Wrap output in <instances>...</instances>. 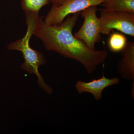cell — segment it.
I'll return each mask as SVG.
<instances>
[{
  "label": "cell",
  "instance_id": "cell-1",
  "mask_svg": "<svg viewBox=\"0 0 134 134\" xmlns=\"http://www.w3.org/2000/svg\"><path fill=\"white\" fill-rule=\"evenodd\" d=\"M81 12L69 15L62 23L52 25L46 23L38 13H33V35L43 42L47 50L80 62L91 75L104 62L108 54L105 50L89 49L73 35Z\"/></svg>",
  "mask_w": 134,
  "mask_h": 134
},
{
  "label": "cell",
  "instance_id": "cell-2",
  "mask_svg": "<svg viewBox=\"0 0 134 134\" xmlns=\"http://www.w3.org/2000/svg\"><path fill=\"white\" fill-rule=\"evenodd\" d=\"M27 30L25 36L21 39L10 43L8 46L9 50H16L22 53L24 62L21 68L29 74H35L37 77L38 83L40 87L49 94H52L53 90L44 81L42 76L38 72L40 66L45 64L46 60L42 53L34 50L31 47L30 41L33 35L34 23L32 12H25Z\"/></svg>",
  "mask_w": 134,
  "mask_h": 134
},
{
  "label": "cell",
  "instance_id": "cell-3",
  "mask_svg": "<svg viewBox=\"0 0 134 134\" xmlns=\"http://www.w3.org/2000/svg\"><path fill=\"white\" fill-rule=\"evenodd\" d=\"M101 34L108 35L116 30L131 37H134V13L113 12L100 9Z\"/></svg>",
  "mask_w": 134,
  "mask_h": 134
},
{
  "label": "cell",
  "instance_id": "cell-4",
  "mask_svg": "<svg viewBox=\"0 0 134 134\" xmlns=\"http://www.w3.org/2000/svg\"><path fill=\"white\" fill-rule=\"evenodd\" d=\"M97 10V6H92L81 12L83 23L79 30L74 34L92 50H95V45L101 40L100 21L96 14Z\"/></svg>",
  "mask_w": 134,
  "mask_h": 134
},
{
  "label": "cell",
  "instance_id": "cell-5",
  "mask_svg": "<svg viewBox=\"0 0 134 134\" xmlns=\"http://www.w3.org/2000/svg\"><path fill=\"white\" fill-rule=\"evenodd\" d=\"M105 0H66L58 6H52L44 21L55 25L63 21L68 16L81 12L92 6L101 5Z\"/></svg>",
  "mask_w": 134,
  "mask_h": 134
},
{
  "label": "cell",
  "instance_id": "cell-6",
  "mask_svg": "<svg viewBox=\"0 0 134 134\" xmlns=\"http://www.w3.org/2000/svg\"><path fill=\"white\" fill-rule=\"evenodd\" d=\"M120 79L118 77L111 79L107 78L103 74L102 77L99 79H93L91 81L85 82L78 81L75 85L77 93L79 94L84 92H88L92 94L97 100H100L102 97V93L106 88L119 83Z\"/></svg>",
  "mask_w": 134,
  "mask_h": 134
},
{
  "label": "cell",
  "instance_id": "cell-7",
  "mask_svg": "<svg viewBox=\"0 0 134 134\" xmlns=\"http://www.w3.org/2000/svg\"><path fill=\"white\" fill-rule=\"evenodd\" d=\"M121 52L122 58L117 65L119 74L123 79L134 81V42H128Z\"/></svg>",
  "mask_w": 134,
  "mask_h": 134
},
{
  "label": "cell",
  "instance_id": "cell-8",
  "mask_svg": "<svg viewBox=\"0 0 134 134\" xmlns=\"http://www.w3.org/2000/svg\"><path fill=\"white\" fill-rule=\"evenodd\" d=\"M101 5L107 11L134 13V0H105Z\"/></svg>",
  "mask_w": 134,
  "mask_h": 134
},
{
  "label": "cell",
  "instance_id": "cell-9",
  "mask_svg": "<svg viewBox=\"0 0 134 134\" xmlns=\"http://www.w3.org/2000/svg\"><path fill=\"white\" fill-rule=\"evenodd\" d=\"M127 42L126 37L124 34L114 32L111 34L108 39V47L113 52H121L126 47Z\"/></svg>",
  "mask_w": 134,
  "mask_h": 134
},
{
  "label": "cell",
  "instance_id": "cell-10",
  "mask_svg": "<svg viewBox=\"0 0 134 134\" xmlns=\"http://www.w3.org/2000/svg\"><path fill=\"white\" fill-rule=\"evenodd\" d=\"M50 0H21V8L25 12L38 13L41 8L48 5Z\"/></svg>",
  "mask_w": 134,
  "mask_h": 134
},
{
  "label": "cell",
  "instance_id": "cell-11",
  "mask_svg": "<svg viewBox=\"0 0 134 134\" xmlns=\"http://www.w3.org/2000/svg\"><path fill=\"white\" fill-rule=\"evenodd\" d=\"M66 0H50L53 6H58L62 4Z\"/></svg>",
  "mask_w": 134,
  "mask_h": 134
}]
</instances>
